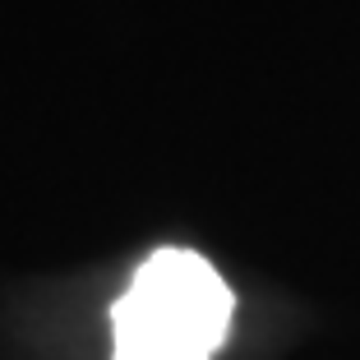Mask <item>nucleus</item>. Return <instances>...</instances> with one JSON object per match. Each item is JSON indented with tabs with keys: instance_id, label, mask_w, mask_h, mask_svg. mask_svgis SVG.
I'll list each match as a JSON object with an SVG mask.
<instances>
[{
	"instance_id": "nucleus-1",
	"label": "nucleus",
	"mask_w": 360,
	"mask_h": 360,
	"mask_svg": "<svg viewBox=\"0 0 360 360\" xmlns=\"http://www.w3.org/2000/svg\"><path fill=\"white\" fill-rule=\"evenodd\" d=\"M231 309V286L208 259L162 245L111 305V360H212Z\"/></svg>"
}]
</instances>
